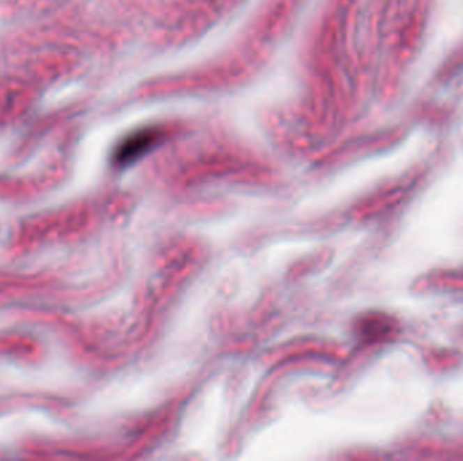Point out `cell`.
<instances>
[{
  "mask_svg": "<svg viewBox=\"0 0 463 461\" xmlns=\"http://www.w3.org/2000/svg\"><path fill=\"white\" fill-rule=\"evenodd\" d=\"M158 137L159 133L155 129H144L130 134L118 146L116 150V162L123 165L139 159L141 155H144L151 146H153Z\"/></svg>",
  "mask_w": 463,
  "mask_h": 461,
  "instance_id": "1",
  "label": "cell"
}]
</instances>
